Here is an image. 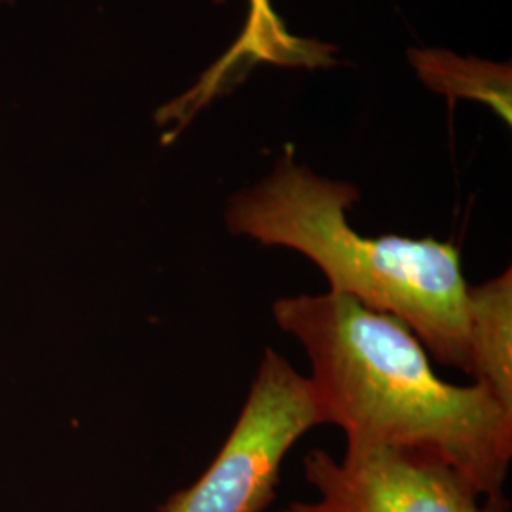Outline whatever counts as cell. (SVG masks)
<instances>
[{
	"instance_id": "3957f363",
	"label": "cell",
	"mask_w": 512,
	"mask_h": 512,
	"mask_svg": "<svg viewBox=\"0 0 512 512\" xmlns=\"http://www.w3.org/2000/svg\"><path fill=\"white\" fill-rule=\"evenodd\" d=\"M323 425L310 380L266 349L238 421L219 454L158 512H264L277 497L281 465L298 440Z\"/></svg>"
},
{
	"instance_id": "8992f818",
	"label": "cell",
	"mask_w": 512,
	"mask_h": 512,
	"mask_svg": "<svg viewBox=\"0 0 512 512\" xmlns=\"http://www.w3.org/2000/svg\"><path fill=\"white\" fill-rule=\"evenodd\" d=\"M4 2H12V0H0V4H4Z\"/></svg>"
},
{
	"instance_id": "6da1fadb",
	"label": "cell",
	"mask_w": 512,
	"mask_h": 512,
	"mask_svg": "<svg viewBox=\"0 0 512 512\" xmlns=\"http://www.w3.org/2000/svg\"><path fill=\"white\" fill-rule=\"evenodd\" d=\"M311 363L321 423L346 446L437 459L480 494L501 495L512 461V414L482 384L440 380L418 336L393 315L344 294H298L272 306Z\"/></svg>"
},
{
	"instance_id": "7a4b0ae2",
	"label": "cell",
	"mask_w": 512,
	"mask_h": 512,
	"mask_svg": "<svg viewBox=\"0 0 512 512\" xmlns=\"http://www.w3.org/2000/svg\"><path fill=\"white\" fill-rule=\"evenodd\" d=\"M357 200L353 184L313 175L289 148L268 179L230 200L226 224L232 234L310 258L332 293L393 315L440 365L471 376L469 285L458 247L433 238L361 236L346 217Z\"/></svg>"
},
{
	"instance_id": "277c9868",
	"label": "cell",
	"mask_w": 512,
	"mask_h": 512,
	"mask_svg": "<svg viewBox=\"0 0 512 512\" xmlns=\"http://www.w3.org/2000/svg\"><path fill=\"white\" fill-rule=\"evenodd\" d=\"M302 465L317 497L281 512H511L505 494H480L446 463L403 450L346 446L336 459L317 448Z\"/></svg>"
},
{
	"instance_id": "5b68a950",
	"label": "cell",
	"mask_w": 512,
	"mask_h": 512,
	"mask_svg": "<svg viewBox=\"0 0 512 512\" xmlns=\"http://www.w3.org/2000/svg\"><path fill=\"white\" fill-rule=\"evenodd\" d=\"M467 344L471 376L512 414V274L469 287Z\"/></svg>"
}]
</instances>
